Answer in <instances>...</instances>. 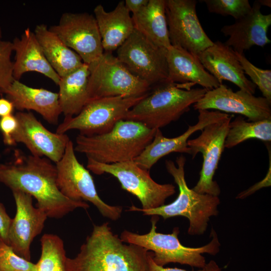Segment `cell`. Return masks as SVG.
Returning a JSON list of instances; mask_svg holds the SVG:
<instances>
[{"mask_svg": "<svg viewBox=\"0 0 271 271\" xmlns=\"http://www.w3.org/2000/svg\"><path fill=\"white\" fill-rule=\"evenodd\" d=\"M15 155L13 162L0 164V182L12 191H21L34 197L37 207L48 217L60 218L78 208H89L86 202L74 201L62 194L57 186L56 165L50 160L19 151Z\"/></svg>", "mask_w": 271, "mask_h": 271, "instance_id": "cell-1", "label": "cell"}, {"mask_svg": "<svg viewBox=\"0 0 271 271\" xmlns=\"http://www.w3.org/2000/svg\"><path fill=\"white\" fill-rule=\"evenodd\" d=\"M150 251L125 244L108 223L94 225L93 230L73 258H67L66 271H150Z\"/></svg>", "mask_w": 271, "mask_h": 271, "instance_id": "cell-2", "label": "cell"}, {"mask_svg": "<svg viewBox=\"0 0 271 271\" xmlns=\"http://www.w3.org/2000/svg\"><path fill=\"white\" fill-rule=\"evenodd\" d=\"M156 129L129 120H121L104 133L76 138L75 152L87 159L111 164L133 160L151 143Z\"/></svg>", "mask_w": 271, "mask_h": 271, "instance_id": "cell-3", "label": "cell"}, {"mask_svg": "<svg viewBox=\"0 0 271 271\" xmlns=\"http://www.w3.org/2000/svg\"><path fill=\"white\" fill-rule=\"evenodd\" d=\"M192 86L166 81L152 87L128 111L124 120L138 122L154 129L177 120L208 90L203 88H192Z\"/></svg>", "mask_w": 271, "mask_h": 271, "instance_id": "cell-4", "label": "cell"}, {"mask_svg": "<svg viewBox=\"0 0 271 271\" xmlns=\"http://www.w3.org/2000/svg\"><path fill=\"white\" fill-rule=\"evenodd\" d=\"M186 161V158L182 155L176 158V165L171 160L165 162L166 168L179 189L178 196L174 201L150 209L132 205L128 211H140L145 215L160 216L165 220L175 216L185 217L189 221L188 234H203L207 229L210 218L218 213L220 200L218 196L200 194L188 187L185 177Z\"/></svg>", "mask_w": 271, "mask_h": 271, "instance_id": "cell-5", "label": "cell"}, {"mask_svg": "<svg viewBox=\"0 0 271 271\" xmlns=\"http://www.w3.org/2000/svg\"><path fill=\"white\" fill-rule=\"evenodd\" d=\"M158 220V216H152L151 228L147 234H139L124 230L121 233L120 238L125 243L152 251L154 262L162 266L170 262H177L203 268L206 262L202 254L207 253L215 255L219 252L220 244L217 234L213 229L211 232L212 238L209 243L199 247H186L182 244L178 239L180 232L178 227H175L170 234L158 232L157 223Z\"/></svg>", "mask_w": 271, "mask_h": 271, "instance_id": "cell-6", "label": "cell"}, {"mask_svg": "<svg viewBox=\"0 0 271 271\" xmlns=\"http://www.w3.org/2000/svg\"><path fill=\"white\" fill-rule=\"evenodd\" d=\"M88 65L89 101L108 97H139L147 94L152 89L147 82L133 74L111 52H104Z\"/></svg>", "mask_w": 271, "mask_h": 271, "instance_id": "cell-7", "label": "cell"}, {"mask_svg": "<svg viewBox=\"0 0 271 271\" xmlns=\"http://www.w3.org/2000/svg\"><path fill=\"white\" fill-rule=\"evenodd\" d=\"M55 165L57 186L64 196L74 201L90 202L103 217L111 220L115 221L120 217L122 207L110 205L100 198L89 170L75 156L71 140L68 142L63 157Z\"/></svg>", "mask_w": 271, "mask_h": 271, "instance_id": "cell-8", "label": "cell"}, {"mask_svg": "<svg viewBox=\"0 0 271 271\" xmlns=\"http://www.w3.org/2000/svg\"><path fill=\"white\" fill-rule=\"evenodd\" d=\"M87 168L96 175L107 173L116 178L122 189L138 198L144 209L164 205L166 200L176 191L171 184L156 182L149 171L140 167L133 160L106 164L87 159Z\"/></svg>", "mask_w": 271, "mask_h": 271, "instance_id": "cell-9", "label": "cell"}, {"mask_svg": "<svg viewBox=\"0 0 271 271\" xmlns=\"http://www.w3.org/2000/svg\"><path fill=\"white\" fill-rule=\"evenodd\" d=\"M146 94L139 97L115 96L90 100L77 115L65 117L56 132L64 134L76 129L80 134L91 136L108 132L117 122L124 119L128 111Z\"/></svg>", "mask_w": 271, "mask_h": 271, "instance_id": "cell-10", "label": "cell"}, {"mask_svg": "<svg viewBox=\"0 0 271 271\" xmlns=\"http://www.w3.org/2000/svg\"><path fill=\"white\" fill-rule=\"evenodd\" d=\"M116 57L152 87L167 80V49L156 46L135 29L117 49Z\"/></svg>", "mask_w": 271, "mask_h": 271, "instance_id": "cell-11", "label": "cell"}, {"mask_svg": "<svg viewBox=\"0 0 271 271\" xmlns=\"http://www.w3.org/2000/svg\"><path fill=\"white\" fill-rule=\"evenodd\" d=\"M232 116L228 114L208 124L201 130L199 136L187 142L192 159L199 153H202L203 156L200 178L192 189L198 193L214 196H218L220 193L219 186L213 180V177L225 148V140Z\"/></svg>", "mask_w": 271, "mask_h": 271, "instance_id": "cell-12", "label": "cell"}, {"mask_svg": "<svg viewBox=\"0 0 271 271\" xmlns=\"http://www.w3.org/2000/svg\"><path fill=\"white\" fill-rule=\"evenodd\" d=\"M196 0H166L165 10L171 45L194 55L213 45L199 20Z\"/></svg>", "mask_w": 271, "mask_h": 271, "instance_id": "cell-13", "label": "cell"}, {"mask_svg": "<svg viewBox=\"0 0 271 271\" xmlns=\"http://www.w3.org/2000/svg\"><path fill=\"white\" fill-rule=\"evenodd\" d=\"M84 63L89 64L104 53L101 39L94 15L88 13H65L59 22L49 28Z\"/></svg>", "mask_w": 271, "mask_h": 271, "instance_id": "cell-14", "label": "cell"}, {"mask_svg": "<svg viewBox=\"0 0 271 271\" xmlns=\"http://www.w3.org/2000/svg\"><path fill=\"white\" fill-rule=\"evenodd\" d=\"M271 103L263 97H256L239 89L235 92L224 84L206 91L193 105L194 109L214 110L245 116L249 121L271 119Z\"/></svg>", "mask_w": 271, "mask_h": 271, "instance_id": "cell-15", "label": "cell"}, {"mask_svg": "<svg viewBox=\"0 0 271 271\" xmlns=\"http://www.w3.org/2000/svg\"><path fill=\"white\" fill-rule=\"evenodd\" d=\"M12 192L16 213L9 229L8 245L18 255L30 261L31 244L41 233L48 216L43 210L33 205L31 195L19 190Z\"/></svg>", "mask_w": 271, "mask_h": 271, "instance_id": "cell-16", "label": "cell"}, {"mask_svg": "<svg viewBox=\"0 0 271 271\" xmlns=\"http://www.w3.org/2000/svg\"><path fill=\"white\" fill-rule=\"evenodd\" d=\"M15 116L18 127L13 136L15 143L23 144L33 156L45 157L55 164L57 163L70 140L68 136L50 131L32 112L19 111Z\"/></svg>", "mask_w": 271, "mask_h": 271, "instance_id": "cell-17", "label": "cell"}, {"mask_svg": "<svg viewBox=\"0 0 271 271\" xmlns=\"http://www.w3.org/2000/svg\"><path fill=\"white\" fill-rule=\"evenodd\" d=\"M198 120L194 125H189L182 134L175 138L164 137L160 129H156L151 142L134 160L141 168L149 171L161 158L168 154L177 152L191 154L187 142L196 131L202 130L207 125L217 121L228 115L227 113L214 110H199Z\"/></svg>", "mask_w": 271, "mask_h": 271, "instance_id": "cell-18", "label": "cell"}, {"mask_svg": "<svg viewBox=\"0 0 271 271\" xmlns=\"http://www.w3.org/2000/svg\"><path fill=\"white\" fill-rule=\"evenodd\" d=\"M257 1L245 16L231 25L223 26L220 31L228 39L224 43L241 54L254 46L263 47L270 43L267 36L271 25V14L261 13Z\"/></svg>", "mask_w": 271, "mask_h": 271, "instance_id": "cell-19", "label": "cell"}, {"mask_svg": "<svg viewBox=\"0 0 271 271\" xmlns=\"http://www.w3.org/2000/svg\"><path fill=\"white\" fill-rule=\"evenodd\" d=\"M204 68L220 83L228 81L239 89L254 94L256 86L248 79L235 52L224 43L217 41L197 56Z\"/></svg>", "mask_w": 271, "mask_h": 271, "instance_id": "cell-20", "label": "cell"}, {"mask_svg": "<svg viewBox=\"0 0 271 271\" xmlns=\"http://www.w3.org/2000/svg\"><path fill=\"white\" fill-rule=\"evenodd\" d=\"M2 93L19 111L34 110L49 123L57 124L62 113L58 93L30 87L15 80Z\"/></svg>", "mask_w": 271, "mask_h": 271, "instance_id": "cell-21", "label": "cell"}, {"mask_svg": "<svg viewBox=\"0 0 271 271\" xmlns=\"http://www.w3.org/2000/svg\"><path fill=\"white\" fill-rule=\"evenodd\" d=\"M167 81L178 84H198L207 90L218 87L217 80L203 67L198 57L179 47L167 49Z\"/></svg>", "mask_w": 271, "mask_h": 271, "instance_id": "cell-22", "label": "cell"}, {"mask_svg": "<svg viewBox=\"0 0 271 271\" xmlns=\"http://www.w3.org/2000/svg\"><path fill=\"white\" fill-rule=\"evenodd\" d=\"M12 42L16 54L13 64L15 80H20L26 72H36L58 85L60 77L46 59L34 32L28 28Z\"/></svg>", "mask_w": 271, "mask_h": 271, "instance_id": "cell-23", "label": "cell"}, {"mask_svg": "<svg viewBox=\"0 0 271 271\" xmlns=\"http://www.w3.org/2000/svg\"><path fill=\"white\" fill-rule=\"evenodd\" d=\"M101 39L104 52H112L117 50L129 37L134 27L124 1L118 2L110 12H106L101 5L93 10Z\"/></svg>", "mask_w": 271, "mask_h": 271, "instance_id": "cell-24", "label": "cell"}, {"mask_svg": "<svg viewBox=\"0 0 271 271\" xmlns=\"http://www.w3.org/2000/svg\"><path fill=\"white\" fill-rule=\"evenodd\" d=\"M34 33L46 59L60 77L74 71L84 64L81 57L47 25H37Z\"/></svg>", "mask_w": 271, "mask_h": 271, "instance_id": "cell-25", "label": "cell"}, {"mask_svg": "<svg viewBox=\"0 0 271 271\" xmlns=\"http://www.w3.org/2000/svg\"><path fill=\"white\" fill-rule=\"evenodd\" d=\"M166 0H149L139 12L132 15L134 29L156 46L165 49L170 47L167 23Z\"/></svg>", "mask_w": 271, "mask_h": 271, "instance_id": "cell-26", "label": "cell"}, {"mask_svg": "<svg viewBox=\"0 0 271 271\" xmlns=\"http://www.w3.org/2000/svg\"><path fill=\"white\" fill-rule=\"evenodd\" d=\"M88 65L84 63L70 74L60 77L58 85L59 101L65 117L77 115L89 101Z\"/></svg>", "mask_w": 271, "mask_h": 271, "instance_id": "cell-27", "label": "cell"}, {"mask_svg": "<svg viewBox=\"0 0 271 271\" xmlns=\"http://www.w3.org/2000/svg\"><path fill=\"white\" fill-rule=\"evenodd\" d=\"M253 139L270 142L271 119L249 121L242 116L238 115L229 124L224 147L230 149L246 140Z\"/></svg>", "mask_w": 271, "mask_h": 271, "instance_id": "cell-28", "label": "cell"}, {"mask_svg": "<svg viewBox=\"0 0 271 271\" xmlns=\"http://www.w3.org/2000/svg\"><path fill=\"white\" fill-rule=\"evenodd\" d=\"M41 254L37 271H66L67 257L63 240L58 235L46 233L41 238Z\"/></svg>", "mask_w": 271, "mask_h": 271, "instance_id": "cell-29", "label": "cell"}, {"mask_svg": "<svg viewBox=\"0 0 271 271\" xmlns=\"http://www.w3.org/2000/svg\"><path fill=\"white\" fill-rule=\"evenodd\" d=\"M235 53L244 74L249 77L250 80L258 88L263 97L271 103V70L258 68L244 54Z\"/></svg>", "mask_w": 271, "mask_h": 271, "instance_id": "cell-30", "label": "cell"}, {"mask_svg": "<svg viewBox=\"0 0 271 271\" xmlns=\"http://www.w3.org/2000/svg\"><path fill=\"white\" fill-rule=\"evenodd\" d=\"M208 11L223 16H230L237 20L247 15L252 6L248 0H203Z\"/></svg>", "mask_w": 271, "mask_h": 271, "instance_id": "cell-31", "label": "cell"}, {"mask_svg": "<svg viewBox=\"0 0 271 271\" xmlns=\"http://www.w3.org/2000/svg\"><path fill=\"white\" fill-rule=\"evenodd\" d=\"M0 271H37L36 264L18 255L0 239Z\"/></svg>", "mask_w": 271, "mask_h": 271, "instance_id": "cell-32", "label": "cell"}, {"mask_svg": "<svg viewBox=\"0 0 271 271\" xmlns=\"http://www.w3.org/2000/svg\"><path fill=\"white\" fill-rule=\"evenodd\" d=\"M13 51L12 42L0 40V92L6 89L15 80L14 62L11 60Z\"/></svg>", "mask_w": 271, "mask_h": 271, "instance_id": "cell-33", "label": "cell"}, {"mask_svg": "<svg viewBox=\"0 0 271 271\" xmlns=\"http://www.w3.org/2000/svg\"><path fill=\"white\" fill-rule=\"evenodd\" d=\"M18 127V121L15 115L13 114L1 117L0 130L3 134L4 143L8 146L16 144L13 140V136Z\"/></svg>", "mask_w": 271, "mask_h": 271, "instance_id": "cell-34", "label": "cell"}, {"mask_svg": "<svg viewBox=\"0 0 271 271\" xmlns=\"http://www.w3.org/2000/svg\"><path fill=\"white\" fill-rule=\"evenodd\" d=\"M12 220L4 205L0 202V239L7 244L8 231Z\"/></svg>", "mask_w": 271, "mask_h": 271, "instance_id": "cell-35", "label": "cell"}, {"mask_svg": "<svg viewBox=\"0 0 271 271\" xmlns=\"http://www.w3.org/2000/svg\"><path fill=\"white\" fill-rule=\"evenodd\" d=\"M149 0H125L124 5L126 8L129 12L134 15L148 3Z\"/></svg>", "mask_w": 271, "mask_h": 271, "instance_id": "cell-36", "label": "cell"}, {"mask_svg": "<svg viewBox=\"0 0 271 271\" xmlns=\"http://www.w3.org/2000/svg\"><path fill=\"white\" fill-rule=\"evenodd\" d=\"M15 109L13 103L7 98H0V117L12 114Z\"/></svg>", "mask_w": 271, "mask_h": 271, "instance_id": "cell-37", "label": "cell"}, {"mask_svg": "<svg viewBox=\"0 0 271 271\" xmlns=\"http://www.w3.org/2000/svg\"><path fill=\"white\" fill-rule=\"evenodd\" d=\"M153 253L150 251L149 255V263L150 271H188L177 267H164V266L157 264L153 259ZM194 271V270H192ZM197 271H203L202 269Z\"/></svg>", "mask_w": 271, "mask_h": 271, "instance_id": "cell-38", "label": "cell"}, {"mask_svg": "<svg viewBox=\"0 0 271 271\" xmlns=\"http://www.w3.org/2000/svg\"><path fill=\"white\" fill-rule=\"evenodd\" d=\"M203 271H222L218 265L214 260L210 261L208 263H206L205 266L202 268Z\"/></svg>", "mask_w": 271, "mask_h": 271, "instance_id": "cell-39", "label": "cell"}, {"mask_svg": "<svg viewBox=\"0 0 271 271\" xmlns=\"http://www.w3.org/2000/svg\"><path fill=\"white\" fill-rule=\"evenodd\" d=\"M257 1L261 7L266 6V7L270 8V6H271L270 0H259Z\"/></svg>", "mask_w": 271, "mask_h": 271, "instance_id": "cell-40", "label": "cell"}, {"mask_svg": "<svg viewBox=\"0 0 271 271\" xmlns=\"http://www.w3.org/2000/svg\"><path fill=\"white\" fill-rule=\"evenodd\" d=\"M2 29L0 27V40H1L2 38Z\"/></svg>", "mask_w": 271, "mask_h": 271, "instance_id": "cell-41", "label": "cell"}, {"mask_svg": "<svg viewBox=\"0 0 271 271\" xmlns=\"http://www.w3.org/2000/svg\"><path fill=\"white\" fill-rule=\"evenodd\" d=\"M1 254H2V251H1V250L0 249V256H1Z\"/></svg>", "mask_w": 271, "mask_h": 271, "instance_id": "cell-42", "label": "cell"}]
</instances>
